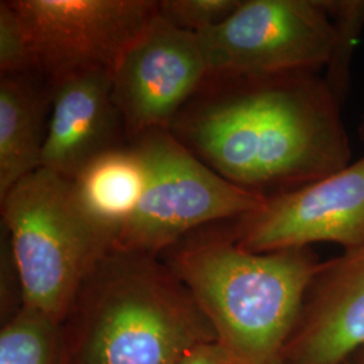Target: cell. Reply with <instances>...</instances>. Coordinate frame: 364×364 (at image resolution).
<instances>
[{"mask_svg":"<svg viewBox=\"0 0 364 364\" xmlns=\"http://www.w3.org/2000/svg\"><path fill=\"white\" fill-rule=\"evenodd\" d=\"M169 130L224 178L266 198L351 161L341 102L314 72L207 77Z\"/></svg>","mask_w":364,"mask_h":364,"instance_id":"6da1fadb","label":"cell"},{"mask_svg":"<svg viewBox=\"0 0 364 364\" xmlns=\"http://www.w3.org/2000/svg\"><path fill=\"white\" fill-rule=\"evenodd\" d=\"M239 364H282L320 267L309 247L252 252L234 235L186 236L166 263Z\"/></svg>","mask_w":364,"mask_h":364,"instance_id":"7a4b0ae2","label":"cell"},{"mask_svg":"<svg viewBox=\"0 0 364 364\" xmlns=\"http://www.w3.org/2000/svg\"><path fill=\"white\" fill-rule=\"evenodd\" d=\"M63 326L68 364H176L218 340L168 264L117 250L90 274Z\"/></svg>","mask_w":364,"mask_h":364,"instance_id":"3957f363","label":"cell"},{"mask_svg":"<svg viewBox=\"0 0 364 364\" xmlns=\"http://www.w3.org/2000/svg\"><path fill=\"white\" fill-rule=\"evenodd\" d=\"M0 200L22 306L63 326L80 289L112 251L114 235L90 213L75 181L52 170H34Z\"/></svg>","mask_w":364,"mask_h":364,"instance_id":"277c9868","label":"cell"},{"mask_svg":"<svg viewBox=\"0 0 364 364\" xmlns=\"http://www.w3.org/2000/svg\"><path fill=\"white\" fill-rule=\"evenodd\" d=\"M131 146L144 161L146 188L112 250L156 257L203 225L239 220L266 201L224 178L168 129L147 131Z\"/></svg>","mask_w":364,"mask_h":364,"instance_id":"5b68a950","label":"cell"},{"mask_svg":"<svg viewBox=\"0 0 364 364\" xmlns=\"http://www.w3.org/2000/svg\"><path fill=\"white\" fill-rule=\"evenodd\" d=\"M196 36L209 78L318 73L338 45L328 1L314 0H240L220 25Z\"/></svg>","mask_w":364,"mask_h":364,"instance_id":"8992f818","label":"cell"},{"mask_svg":"<svg viewBox=\"0 0 364 364\" xmlns=\"http://www.w3.org/2000/svg\"><path fill=\"white\" fill-rule=\"evenodd\" d=\"M30 46L33 69L52 85L69 75L114 73L158 14L153 0H10Z\"/></svg>","mask_w":364,"mask_h":364,"instance_id":"52a82bcc","label":"cell"},{"mask_svg":"<svg viewBox=\"0 0 364 364\" xmlns=\"http://www.w3.org/2000/svg\"><path fill=\"white\" fill-rule=\"evenodd\" d=\"M240 247L272 252L336 243L364 246V156L347 168L285 193L267 197L258 210L236 220Z\"/></svg>","mask_w":364,"mask_h":364,"instance_id":"ba28073f","label":"cell"},{"mask_svg":"<svg viewBox=\"0 0 364 364\" xmlns=\"http://www.w3.org/2000/svg\"><path fill=\"white\" fill-rule=\"evenodd\" d=\"M208 76L196 34L170 25L159 13L112 73L114 100L132 138L171 122Z\"/></svg>","mask_w":364,"mask_h":364,"instance_id":"9c48e42d","label":"cell"},{"mask_svg":"<svg viewBox=\"0 0 364 364\" xmlns=\"http://www.w3.org/2000/svg\"><path fill=\"white\" fill-rule=\"evenodd\" d=\"M364 350V246L321 263L282 364H344Z\"/></svg>","mask_w":364,"mask_h":364,"instance_id":"30bf717a","label":"cell"},{"mask_svg":"<svg viewBox=\"0 0 364 364\" xmlns=\"http://www.w3.org/2000/svg\"><path fill=\"white\" fill-rule=\"evenodd\" d=\"M52 92L41 168L73 181L96 156L119 147L124 126L114 100L112 73L77 72L52 84Z\"/></svg>","mask_w":364,"mask_h":364,"instance_id":"8fae6325","label":"cell"},{"mask_svg":"<svg viewBox=\"0 0 364 364\" xmlns=\"http://www.w3.org/2000/svg\"><path fill=\"white\" fill-rule=\"evenodd\" d=\"M28 75L0 78V198L41 168L49 100Z\"/></svg>","mask_w":364,"mask_h":364,"instance_id":"7c38bea8","label":"cell"},{"mask_svg":"<svg viewBox=\"0 0 364 364\" xmlns=\"http://www.w3.org/2000/svg\"><path fill=\"white\" fill-rule=\"evenodd\" d=\"M73 181L84 205L112 232L115 242L146 188V169L138 151L132 146L111 149L96 156Z\"/></svg>","mask_w":364,"mask_h":364,"instance_id":"4fadbf2b","label":"cell"},{"mask_svg":"<svg viewBox=\"0 0 364 364\" xmlns=\"http://www.w3.org/2000/svg\"><path fill=\"white\" fill-rule=\"evenodd\" d=\"M0 364H68L64 326L21 306L1 328Z\"/></svg>","mask_w":364,"mask_h":364,"instance_id":"5bb4252c","label":"cell"},{"mask_svg":"<svg viewBox=\"0 0 364 364\" xmlns=\"http://www.w3.org/2000/svg\"><path fill=\"white\" fill-rule=\"evenodd\" d=\"M329 11L338 27V45L328 65L326 82L343 102L348 82V65L355 41L364 23V1H328Z\"/></svg>","mask_w":364,"mask_h":364,"instance_id":"9a60e30c","label":"cell"},{"mask_svg":"<svg viewBox=\"0 0 364 364\" xmlns=\"http://www.w3.org/2000/svg\"><path fill=\"white\" fill-rule=\"evenodd\" d=\"M240 0H162L159 15L180 30L200 34L220 25L237 9Z\"/></svg>","mask_w":364,"mask_h":364,"instance_id":"2e32d148","label":"cell"},{"mask_svg":"<svg viewBox=\"0 0 364 364\" xmlns=\"http://www.w3.org/2000/svg\"><path fill=\"white\" fill-rule=\"evenodd\" d=\"M33 60L22 21L11 1L0 3V73L15 76L31 73Z\"/></svg>","mask_w":364,"mask_h":364,"instance_id":"e0dca14e","label":"cell"},{"mask_svg":"<svg viewBox=\"0 0 364 364\" xmlns=\"http://www.w3.org/2000/svg\"><path fill=\"white\" fill-rule=\"evenodd\" d=\"M176 364H239L218 340L198 344Z\"/></svg>","mask_w":364,"mask_h":364,"instance_id":"ac0fdd59","label":"cell"},{"mask_svg":"<svg viewBox=\"0 0 364 364\" xmlns=\"http://www.w3.org/2000/svg\"><path fill=\"white\" fill-rule=\"evenodd\" d=\"M344 364H364V350L355 353Z\"/></svg>","mask_w":364,"mask_h":364,"instance_id":"d6986e66","label":"cell"},{"mask_svg":"<svg viewBox=\"0 0 364 364\" xmlns=\"http://www.w3.org/2000/svg\"><path fill=\"white\" fill-rule=\"evenodd\" d=\"M359 136H360V139L364 142V112L363 117H362V122H360V126H359Z\"/></svg>","mask_w":364,"mask_h":364,"instance_id":"ffe728a7","label":"cell"}]
</instances>
